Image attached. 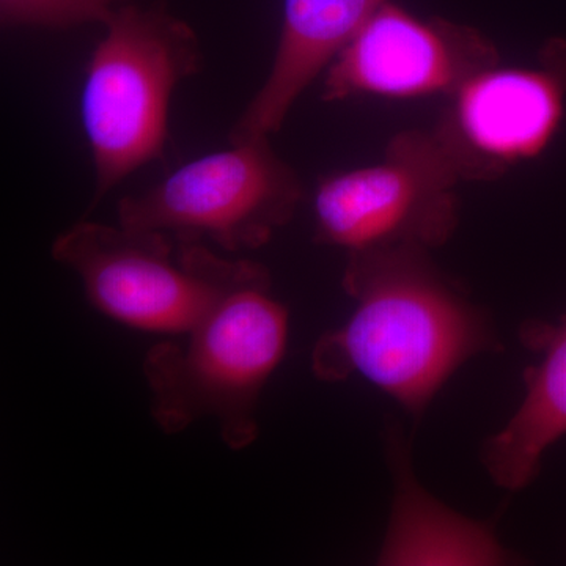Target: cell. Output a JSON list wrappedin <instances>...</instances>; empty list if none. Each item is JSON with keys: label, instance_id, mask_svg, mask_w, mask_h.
Returning a JSON list of instances; mask_svg holds the SVG:
<instances>
[{"label": "cell", "instance_id": "obj_1", "mask_svg": "<svg viewBox=\"0 0 566 566\" xmlns=\"http://www.w3.org/2000/svg\"><path fill=\"white\" fill-rule=\"evenodd\" d=\"M342 283L353 314L312 353L324 382L360 376L419 420L468 360L501 349L493 319L428 251L349 253Z\"/></svg>", "mask_w": 566, "mask_h": 566}, {"label": "cell", "instance_id": "obj_2", "mask_svg": "<svg viewBox=\"0 0 566 566\" xmlns=\"http://www.w3.org/2000/svg\"><path fill=\"white\" fill-rule=\"evenodd\" d=\"M286 340L289 312L274 297L270 273L248 262L182 340L163 342L145 356L153 419L177 434L210 417L230 449H245L259 436L260 395Z\"/></svg>", "mask_w": 566, "mask_h": 566}, {"label": "cell", "instance_id": "obj_3", "mask_svg": "<svg viewBox=\"0 0 566 566\" xmlns=\"http://www.w3.org/2000/svg\"><path fill=\"white\" fill-rule=\"evenodd\" d=\"M104 25L81 95L95 164L88 212L128 175L163 158L175 88L202 69L196 32L164 6L125 3Z\"/></svg>", "mask_w": 566, "mask_h": 566}, {"label": "cell", "instance_id": "obj_4", "mask_svg": "<svg viewBox=\"0 0 566 566\" xmlns=\"http://www.w3.org/2000/svg\"><path fill=\"white\" fill-rule=\"evenodd\" d=\"M93 307L155 334L189 333L243 273L249 260L219 256L150 230L77 222L52 244Z\"/></svg>", "mask_w": 566, "mask_h": 566}, {"label": "cell", "instance_id": "obj_5", "mask_svg": "<svg viewBox=\"0 0 566 566\" xmlns=\"http://www.w3.org/2000/svg\"><path fill=\"white\" fill-rule=\"evenodd\" d=\"M303 193V182L270 137H255L193 159L148 191L125 197L118 223L181 243L208 240L227 252L253 251L292 221Z\"/></svg>", "mask_w": 566, "mask_h": 566}, {"label": "cell", "instance_id": "obj_6", "mask_svg": "<svg viewBox=\"0 0 566 566\" xmlns=\"http://www.w3.org/2000/svg\"><path fill=\"white\" fill-rule=\"evenodd\" d=\"M455 167L434 133L409 129L375 166L333 175L315 191V238L349 253L431 252L455 233Z\"/></svg>", "mask_w": 566, "mask_h": 566}, {"label": "cell", "instance_id": "obj_7", "mask_svg": "<svg viewBox=\"0 0 566 566\" xmlns=\"http://www.w3.org/2000/svg\"><path fill=\"white\" fill-rule=\"evenodd\" d=\"M434 136L461 181L497 180L535 158L565 114L566 40H553L538 66H491L449 96Z\"/></svg>", "mask_w": 566, "mask_h": 566}, {"label": "cell", "instance_id": "obj_8", "mask_svg": "<svg viewBox=\"0 0 566 566\" xmlns=\"http://www.w3.org/2000/svg\"><path fill=\"white\" fill-rule=\"evenodd\" d=\"M497 63L493 41L476 29L442 18L420 20L386 2L327 66L323 99L449 98Z\"/></svg>", "mask_w": 566, "mask_h": 566}, {"label": "cell", "instance_id": "obj_9", "mask_svg": "<svg viewBox=\"0 0 566 566\" xmlns=\"http://www.w3.org/2000/svg\"><path fill=\"white\" fill-rule=\"evenodd\" d=\"M387 0H283L273 66L230 133L243 142L277 133L296 99Z\"/></svg>", "mask_w": 566, "mask_h": 566}, {"label": "cell", "instance_id": "obj_10", "mask_svg": "<svg viewBox=\"0 0 566 566\" xmlns=\"http://www.w3.org/2000/svg\"><path fill=\"white\" fill-rule=\"evenodd\" d=\"M520 338L536 356L524 371L523 401L482 449L488 475L512 493L534 482L547 450L566 436V315L524 323Z\"/></svg>", "mask_w": 566, "mask_h": 566}, {"label": "cell", "instance_id": "obj_11", "mask_svg": "<svg viewBox=\"0 0 566 566\" xmlns=\"http://www.w3.org/2000/svg\"><path fill=\"white\" fill-rule=\"evenodd\" d=\"M394 504L379 565H506L516 560L491 524L469 520L439 502L419 482L400 428L387 433Z\"/></svg>", "mask_w": 566, "mask_h": 566}, {"label": "cell", "instance_id": "obj_12", "mask_svg": "<svg viewBox=\"0 0 566 566\" xmlns=\"http://www.w3.org/2000/svg\"><path fill=\"white\" fill-rule=\"evenodd\" d=\"M129 0H0L3 28L73 29L109 20Z\"/></svg>", "mask_w": 566, "mask_h": 566}]
</instances>
